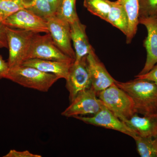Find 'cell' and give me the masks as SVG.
I'll list each match as a JSON object with an SVG mask.
<instances>
[{"label":"cell","instance_id":"1","mask_svg":"<svg viewBox=\"0 0 157 157\" xmlns=\"http://www.w3.org/2000/svg\"><path fill=\"white\" fill-rule=\"evenodd\" d=\"M115 83L134 101L137 113L143 116L157 113V85L153 82L137 79L126 82L116 80Z\"/></svg>","mask_w":157,"mask_h":157},{"label":"cell","instance_id":"2","mask_svg":"<svg viewBox=\"0 0 157 157\" xmlns=\"http://www.w3.org/2000/svg\"><path fill=\"white\" fill-rule=\"evenodd\" d=\"M6 78L24 87L47 92L60 78L54 74L21 65L10 68Z\"/></svg>","mask_w":157,"mask_h":157},{"label":"cell","instance_id":"3","mask_svg":"<svg viewBox=\"0 0 157 157\" xmlns=\"http://www.w3.org/2000/svg\"><path fill=\"white\" fill-rule=\"evenodd\" d=\"M97 96L104 106L123 121L137 113L133 99L115 83L98 93Z\"/></svg>","mask_w":157,"mask_h":157},{"label":"cell","instance_id":"4","mask_svg":"<svg viewBox=\"0 0 157 157\" xmlns=\"http://www.w3.org/2000/svg\"><path fill=\"white\" fill-rule=\"evenodd\" d=\"M6 33L9 48V68L21 66L26 60L33 37L36 33L6 26Z\"/></svg>","mask_w":157,"mask_h":157},{"label":"cell","instance_id":"5","mask_svg":"<svg viewBox=\"0 0 157 157\" xmlns=\"http://www.w3.org/2000/svg\"><path fill=\"white\" fill-rule=\"evenodd\" d=\"M33 59L71 63L75 61L60 50L49 33L43 36L39 33L34 35L26 60Z\"/></svg>","mask_w":157,"mask_h":157},{"label":"cell","instance_id":"6","mask_svg":"<svg viewBox=\"0 0 157 157\" xmlns=\"http://www.w3.org/2000/svg\"><path fill=\"white\" fill-rule=\"evenodd\" d=\"M97 97V93L92 87L82 91L62 113V115L67 117H75L88 114L94 115L104 106Z\"/></svg>","mask_w":157,"mask_h":157},{"label":"cell","instance_id":"7","mask_svg":"<svg viewBox=\"0 0 157 157\" xmlns=\"http://www.w3.org/2000/svg\"><path fill=\"white\" fill-rule=\"evenodd\" d=\"M86 56L79 61L73 62L69 70L66 87L69 93L70 103L79 93L91 87Z\"/></svg>","mask_w":157,"mask_h":157},{"label":"cell","instance_id":"8","mask_svg":"<svg viewBox=\"0 0 157 157\" xmlns=\"http://www.w3.org/2000/svg\"><path fill=\"white\" fill-rule=\"evenodd\" d=\"M2 23L11 28L24 30L36 33H49L46 20L25 9L11 14Z\"/></svg>","mask_w":157,"mask_h":157},{"label":"cell","instance_id":"9","mask_svg":"<svg viewBox=\"0 0 157 157\" xmlns=\"http://www.w3.org/2000/svg\"><path fill=\"white\" fill-rule=\"evenodd\" d=\"M46 20L48 32L56 45L65 54L75 60V52L71 45L70 24L56 14Z\"/></svg>","mask_w":157,"mask_h":157},{"label":"cell","instance_id":"10","mask_svg":"<svg viewBox=\"0 0 157 157\" xmlns=\"http://www.w3.org/2000/svg\"><path fill=\"white\" fill-rule=\"evenodd\" d=\"M74 118L86 124L121 132L134 139L137 136L134 131L124 121L121 120L104 106L100 111L91 117H83L78 116Z\"/></svg>","mask_w":157,"mask_h":157},{"label":"cell","instance_id":"11","mask_svg":"<svg viewBox=\"0 0 157 157\" xmlns=\"http://www.w3.org/2000/svg\"><path fill=\"white\" fill-rule=\"evenodd\" d=\"M91 87L97 93L104 90L115 83L116 80L109 74L93 48L86 56Z\"/></svg>","mask_w":157,"mask_h":157},{"label":"cell","instance_id":"12","mask_svg":"<svg viewBox=\"0 0 157 157\" xmlns=\"http://www.w3.org/2000/svg\"><path fill=\"white\" fill-rule=\"evenodd\" d=\"M139 24L146 27L147 36L144 43L147 51L145 65L138 74L148 73L157 63V18L146 17L139 18Z\"/></svg>","mask_w":157,"mask_h":157},{"label":"cell","instance_id":"13","mask_svg":"<svg viewBox=\"0 0 157 157\" xmlns=\"http://www.w3.org/2000/svg\"><path fill=\"white\" fill-rule=\"evenodd\" d=\"M124 122L137 136L153 138L157 137V113L143 116L142 117L135 113Z\"/></svg>","mask_w":157,"mask_h":157},{"label":"cell","instance_id":"14","mask_svg":"<svg viewBox=\"0 0 157 157\" xmlns=\"http://www.w3.org/2000/svg\"><path fill=\"white\" fill-rule=\"evenodd\" d=\"M71 40L73 41L75 52L74 62H78L89 54L93 47L90 44L86 32V26L79 19L70 24Z\"/></svg>","mask_w":157,"mask_h":157},{"label":"cell","instance_id":"15","mask_svg":"<svg viewBox=\"0 0 157 157\" xmlns=\"http://www.w3.org/2000/svg\"><path fill=\"white\" fill-rule=\"evenodd\" d=\"M73 63L33 59L26 60L22 65L33 67L42 72L54 74L60 78L66 79Z\"/></svg>","mask_w":157,"mask_h":157},{"label":"cell","instance_id":"16","mask_svg":"<svg viewBox=\"0 0 157 157\" xmlns=\"http://www.w3.org/2000/svg\"><path fill=\"white\" fill-rule=\"evenodd\" d=\"M125 10L128 21V29L126 36V43L132 42L137 30L139 11V0H117Z\"/></svg>","mask_w":157,"mask_h":157},{"label":"cell","instance_id":"17","mask_svg":"<svg viewBox=\"0 0 157 157\" xmlns=\"http://www.w3.org/2000/svg\"><path fill=\"white\" fill-rule=\"evenodd\" d=\"M111 8L106 21L119 29L126 36L128 34V21L123 6L117 0L111 1Z\"/></svg>","mask_w":157,"mask_h":157},{"label":"cell","instance_id":"18","mask_svg":"<svg viewBox=\"0 0 157 157\" xmlns=\"http://www.w3.org/2000/svg\"><path fill=\"white\" fill-rule=\"evenodd\" d=\"M29 0H0V23L11 14L27 9Z\"/></svg>","mask_w":157,"mask_h":157},{"label":"cell","instance_id":"19","mask_svg":"<svg viewBox=\"0 0 157 157\" xmlns=\"http://www.w3.org/2000/svg\"><path fill=\"white\" fill-rule=\"evenodd\" d=\"M138 154L142 157H157V137L136 136L134 138Z\"/></svg>","mask_w":157,"mask_h":157},{"label":"cell","instance_id":"20","mask_svg":"<svg viewBox=\"0 0 157 157\" xmlns=\"http://www.w3.org/2000/svg\"><path fill=\"white\" fill-rule=\"evenodd\" d=\"M83 6L92 14L106 21L111 8V1L84 0Z\"/></svg>","mask_w":157,"mask_h":157},{"label":"cell","instance_id":"21","mask_svg":"<svg viewBox=\"0 0 157 157\" xmlns=\"http://www.w3.org/2000/svg\"><path fill=\"white\" fill-rule=\"evenodd\" d=\"M76 0H62L56 15L70 24L73 23L79 19L76 12Z\"/></svg>","mask_w":157,"mask_h":157},{"label":"cell","instance_id":"22","mask_svg":"<svg viewBox=\"0 0 157 157\" xmlns=\"http://www.w3.org/2000/svg\"><path fill=\"white\" fill-rule=\"evenodd\" d=\"M27 9L45 19L56 14L47 0H29Z\"/></svg>","mask_w":157,"mask_h":157},{"label":"cell","instance_id":"23","mask_svg":"<svg viewBox=\"0 0 157 157\" xmlns=\"http://www.w3.org/2000/svg\"><path fill=\"white\" fill-rule=\"evenodd\" d=\"M151 17L157 18V0H139L138 19Z\"/></svg>","mask_w":157,"mask_h":157},{"label":"cell","instance_id":"24","mask_svg":"<svg viewBox=\"0 0 157 157\" xmlns=\"http://www.w3.org/2000/svg\"><path fill=\"white\" fill-rule=\"evenodd\" d=\"M137 79H144L153 82L157 85V63L148 73L144 74H138L135 76Z\"/></svg>","mask_w":157,"mask_h":157},{"label":"cell","instance_id":"25","mask_svg":"<svg viewBox=\"0 0 157 157\" xmlns=\"http://www.w3.org/2000/svg\"><path fill=\"white\" fill-rule=\"evenodd\" d=\"M41 155L34 154L29 151H17L15 150H11L4 157H42Z\"/></svg>","mask_w":157,"mask_h":157},{"label":"cell","instance_id":"26","mask_svg":"<svg viewBox=\"0 0 157 157\" xmlns=\"http://www.w3.org/2000/svg\"><path fill=\"white\" fill-rule=\"evenodd\" d=\"M9 65L8 62L6 63L2 57L0 55V79L6 78L9 71Z\"/></svg>","mask_w":157,"mask_h":157},{"label":"cell","instance_id":"27","mask_svg":"<svg viewBox=\"0 0 157 157\" xmlns=\"http://www.w3.org/2000/svg\"><path fill=\"white\" fill-rule=\"evenodd\" d=\"M0 46L8 48V41L6 33V26L0 23Z\"/></svg>","mask_w":157,"mask_h":157},{"label":"cell","instance_id":"28","mask_svg":"<svg viewBox=\"0 0 157 157\" xmlns=\"http://www.w3.org/2000/svg\"><path fill=\"white\" fill-rule=\"evenodd\" d=\"M47 1L50 4L52 8L56 14L57 10L60 5L62 0H47Z\"/></svg>","mask_w":157,"mask_h":157},{"label":"cell","instance_id":"29","mask_svg":"<svg viewBox=\"0 0 157 157\" xmlns=\"http://www.w3.org/2000/svg\"><path fill=\"white\" fill-rule=\"evenodd\" d=\"M0 48H1V46H0Z\"/></svg>","mask_w":157,"mask_h":157}]
</instances>
